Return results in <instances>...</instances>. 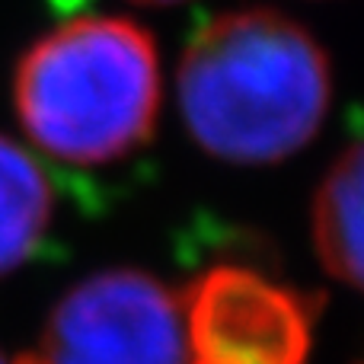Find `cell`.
<instances>
[{
    "instance_id": "6da1fadb",
    "label": "cell",
    "mask_w": 364,
    "mask_h": 364,
    "mask_svg": "<svg viewBox=\"0 0 364 364\" xmlns=\"http://www.w3.org/2000/svg\"><path fill=\"white\" fill-rule=\"evenodd\" d=\"M179 109L201 151L224 164H278L297 154L329 109V58L275 10L220 13L179 61Z\"/></svg>"
},
{
    "instance_id": "7a4b0ae2",
    "label": "cell",
    "mask_w": 364,
    "mask_h": 364,
    "mask_svg": "<svg viewBox=\"0 0 364 364\" xmlns=\"http://www.w3.org/2000/svg\"><path fill=\"white\" fill-rule=\"evenodd\" d=\"M13 102L26 134L74 166L115 164L147 144L160 112V61L144 26L80 16L23 55Z\"/></svg>"
},
{
    "instance_id": "3957f363",
    "label": "cell",
    "mask_w": 364,
    "mask_h": 364,
    "mask_svg": "<svg viewBox=\"0 0 364 364\" xmlns=\"http://www.w3.org/2000/svg\"><path fill=\"white\" fill-rule=\"evenodd\" d=\"M16 364H186L182 301L138 269L90 275L58 301Z\"/></svg>"
},
{
    "instance_id": "277c9868",
    "label": "cell",
    "mask_w": 364,
    "mask_h": 364,
    "mask_svg": "<svg viewBox=\"0 0 364 364\" xmlns=\"http://www.w3.org/2000/svg\"><path fill=\"white\" fill-rule=\"evenodd\" d=\"M186 364H307L314 304L246 265H214L182 297Z\"/></svg>"
},
{
    "instance_id": "5b68a950",
    "label": "cell",
    "mask_w": 364,
    "mask_h": 364,
    "mask_svg": "<svg viewBox=\"0 0 364 364\" xmlns=\"http://www.w3.org/2000/svg\"><path fill=\"white\" fill-rule=\"evenodd\" d=\"M361 144L352 141L314 198V250L323 269L348 288H361Z\"/></svg>"
},
{
    "instance_id": "8992f818",
    "label": "cell",
    "mask_w": 364,
    "mask_h": 364,
    "mask_svg": "<svg viewBox=\"0 0 364 364\" xmlns=\"http://www.w3.org/2000/svg\"><path fill=\"white\" fill-rule=\"evenodd\" d=\"M51 220V186L42 166L0 134V275L36 252Z\"/></svg>"
},
{
    "instance_id": "52a82bcc",
    "label": "cell",
    "mask_w": 364,
    "mask_h": 364,
    "mask_svg": "<svg viewBox=\"0 0 364 364\" xmlns=\"http://www.w3.org/2000/svg\"><path fill=\"white\" fill-rule=\"evenodd\" d=\"M134 4H179V0H134Z\"/></svg>"
},
{
    "instance_id": "ba28073f",
    "label": "cell",
    "mask_w": 364,
    "mask_h": 364,
    "mask_svg": "<svg viewBox=\"0 0 364 364\" xmlns=\"http://www.w3.org/2000/svg\"><path fill=\"white\" fill-rule=\"evenodd\" d=\"M0 364H16V361H6V358H4V355H0Z\"/></svg>"
}]
</instances>
